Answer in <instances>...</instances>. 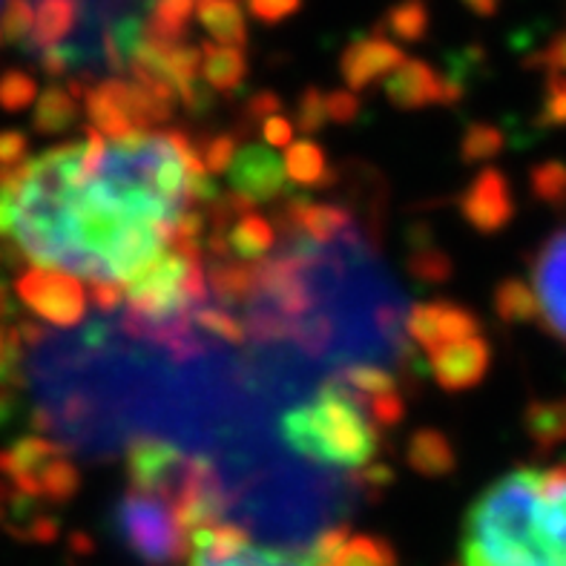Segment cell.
I'll return each mask as SVG.
<instances>
[{"label": "cell", "instance_id": "obj_17", "mask_svg": "<svg viewBox=\"0 0 566 566\" xmlns=\"http://www.w3.org/2000/svg\"><path fill=\"white\" fill-rule=\"evenodd\" d=\"M406 463L426 481H443L458 469V449L440 429H417L411 431L406 443Z\"/></svg>", "mask_w": 566, "mask_h": 566}, {"label": "cell", "instance_id": "obj_18", "mask_svg": "<svg viewBox=\"0 0 566 566\" xmlns=\"http://www.w3.org/2000/svg\"><path fill=\"white\" fill-rule=\"evenodd\" d=\"M208 287L222 308H248L259 296V268L256 262H213L208 268Z\"/></svg>", "mask_w": 566, "mask_h": 566}, {"label": "cell", "instance_id": "obj_36", "mask_svg": "<svg viewBox=\"0 0 566 566\" xmlns=\"http://www.w3.org/2000/svg\"><path fill=\"white\" fill-rule=\"evenodd\" d=\"M199 156L201 165L210 176H219V172H228L230 161L237 156V136L233 133H216V136H205L199 144Z\"/></svg>", "mask_w": 566, "mask_h": 566}, {"label": "cell", "instance_id": "obj_28", "mask_svg": "<svg viewBox=\"0 0 566 566\" xmlns=\"http://www.w3.org/2000/svg\"><path fill=\"white\" fill-rule=\"evenodd\" d=\"M319 558H334L337 566H400L395 546L380 535H348L337 553L319 555Z\"/></svg>", "mask_w": 566, "mask_h": 566}, {"label": "cell", "instance_id": "obj_49", "mask_svg": "<svg viewBox=\"0 0 566 566\" xmlns=\"http://www.w3.org/2000/svg\"><path fill=\"white\" fill-rule=\"evenodd\" d=\"M0 41H3V29H0Z\"/></svg>", "mask_w": 566, "mask_h": 566}, {"label": "cell", "instance_id": "obj_39", "mask_svg": "<svg viewBox=\"0 0 566 566\" xmlns=\"http://www.w3.org/2000/svg\"><path fill=\"white\" fill-rule=\"evenodd\" d=\"M251 14L265 27H276V23L294 18L302 9V0H244Z\"/></svg>", "mask_w": 566, "mask_h": 566}, {"label": "cell", "instance_id": "obj_11", "mask_svg": "<svg viewBox=\"0 0 566 566\" xmlns=\"http://www.w3.org/2000/svg\"><path fill=\"white\" fill-rule=\"evenodd\" d=\"M458 210L474 233L495 237L515 219V196L510 179L497 167H483L458 196Z\"/></svg>", "mask_w": 566, "mask_h": 566}, {"label": "cell", "instance_id": "obj_24", "mask_svg": "<svg viewBox=\"0 0 566 566\" xmlns=\"http://www.w3.org/2000/svg\"><path fill=\"white\" fill-rule=\"evenodd\" d=\"M81 107L78 98L70 93V86L52 84L46 86L38 98L35 115H32V124L41 136H61L70 127H75L78 122Z\"/></svg>", "mask_w": 566, "mask_h": 566}, {"label": "cell", "instance_id": "obj_22", "mask_svg": "<svg viewBox=\"0 0 566 566\" xmlns=\"http://www.w3.org/2000/svg\"><path fill=\"white\" fill-rule=\"evenodd\" d=\"M196 21L222 46H239L248 43V21L239 7V0H199L196 3Z\"/></svg>", "mask_w": 566, "mask_h": 566}, {"label": "cell", "instance_id": "obj_4", "mask_svg": "<svg viewBox=\"0 0 566 566\" xmlns=\"http://www.w3.org/2000/svg\"><path fill=\"white\" fill-rule=\"evenodd\" d=\"M113 526L142 566H181L190 558V532L165 497L127 489L115 503Z\"/></svg>", "mask_w": 566, "mask_h": 566}, {"label": "cell", "instance_id": "obj_5", "mask_svg": "<svg viewBox=\"0 0 566 566\" xmlns=\"http://www.w3.org/2000/svg\"><path fill=\"white\" fill-rule=\"evenodd\" d=\"M86 115L101 136L122 142L133 133H150L158 124H167L176 107L158 101L150 90L136 81L107 78L93 84L84 95Z\"/></svg>", "mask_w": 566, "mask_h": 566}, {"label": "cell", "instance_id": "obj_2", "mask_svg": "<svg viewBox=\"0 0 566 566\" xmlns=\"http://www.w3.org/2000/svg\"><path fill=\"white\" fill-rule=\"evenodd\" d=\"M282 443L311 463L331 469L371 467L380 454V431L366 406L339 380H328L314 400L302 402L280 420Z\"/></svg>", "mask_w": 566, "mask_h": 566}, {"label": "cell", "instance_id": "obj_44", "mask_svg": "<svg viewBox=\"0 0 566 566\" xmlns=\"http://www.w3.org/2000/svg\"><path fill=\"white\" fill-rule=\"evenodd\" d=\"M27 136L18 133V129H7V133H0V167H12L18 161L27 158Z\"/></svg>", "mask_w": 566, "mask_h": 566}, {"label": "cell", "instance_id": "obj_21", "mask_svg": "<svg viewBox=\"0 0 566 566\" xmlns=\"http://www.w3.org/2000/svg\"><path fill=\"white\" fill-rule=\"evenodd\" d=\"M285 172L291 185L300 187H331L339 172L331 167L328 153L314 142V138H300L291 142L285 150Z\"/></svg>", "mask_w": 566, "mask_h": 566}, {"label": "cell", "instance_id": "obj_34", "mask_svg": "<svg viewBox=\"0 0 566 566\" xmlns=\"http://www.w3.org/2000/svg\"><path fill=\"white\" fill-rule=\"evenodd\" d=\"M294 124L302 136H316V133H323L325 124H331L328 107H325V90H319V86L302 90L300 101H296Z\"/></svg>", "mask_w": 566, "mask_h": 566}, {"label": "cell", "instance_id": "obj_46", "mask_svg": "<svg viewBox=\"0 0 566 566\" xmlns=\"http://www.w3.org/2000/svg\"><path fill=\"white\" fill-rule=\"evenodd\" d=\"M538 61L546 66H560V70H566V35L555 38V41L541 52Z\"/></svg>", "mask_w": 566, "mask_h": 566}, {"label": "cell", "instance_id": "obj_12", "mask_svg": "<svg viewBox=\"0 0 566 566\" xmlns=\"http://www.w3.org/2000/svg\"><path fill=\"white\" fill-rule=\"evenodd\" d=\"M280 228H285L291 239H305L311 244L359 242V224L352 210L305 199V196L287 199L282 205Z\"/></svg>", "mask_w": 566, "mask_h": 566}, {"label": "cell", "instance_id": "obj_27", "mask_svg": "<svg viewBox=\"0 0 566 566\" xmlns=\"http://www.w3.org/2000/svg\"><path fill=\"white\" fill-rule=\"evenodd\" d=\"M454 262L452 256L431 242L426 230H415L411 233V253H409V273L423 285H440L452 276Z\"/></svg>", "mask_w": 566, "mask_h": 566}, {"label": "cell", "instance_id": "obj_37", "mask_svg": "<svg viewBox=\"0 0 566 566\" xmlns=\"http://www.w3.org/2000/svg\"><path fill=\"white\" fill-rule=\"evenodd\" d=\"M532 190L544 201H560L566 196V167L558 161H546V165L532 170Z\"/></svg>", "mask_w": 566, "mask_h": 566}, {"label": "cell", "instance_id": "obj_32", "mask_svg": "<svg viewBox=\"0 0 566 566\" xmlns=\"http://www.w3.org/2000/svg\"><path fill=\"white\" fill-rule=\"evenodd\" d=\"M526 431L541 446L566 438V402H532L526 409Z\"/></svg>", "mask_w": 566, "mask_h": 566}, {"label": "cell", "instance_id": "obj_25", "mask_svg": "<svg viewBox=\"0 0 566 566\" xmlns=\"http://www.w3.org/2000/svg\"><path fill=\"white\" fill-rule=\"evenodd\" d=\"M199 0H150V18L144 21V35L161 43H185L187 21Z\"/></svg>", "mask_w": 566, "mask_h": 566}, {"label": "cell", "instance_id": "obj_35", "mask_svg": "<svg viewBox=\"0 0 566 566\" xmlns=\"http://www.w3.org/2000/svg\"><path fill=\"white\" fill-rule=\"evenodd\" d=\"M0 29L9 43L27 46L32 29H35V7L29 0H7L3 14H0Z\"/></svg>", "mask_w": 566, "mask_h": 566}, {"label": "cell", "instance_id": "obj_16", "mask_svg": "<svg viewBox=\"0 0 566 566\" xmlns=\"http://www.w3.org/2000/svg\"><path fill=\"white\" fill-rule=\"evenodd\" d=\"M187 566H337L334 558H319L311 553L282 549V546H256L248 544L230 553H201L193 549Z\"/></svg>", "mask_w": 566, "mask_h": 566}, {"label": "cell", "instance_id": "obj_43", "mask_svg": "<svg viewBox=\"0 0 566 566\" xmlns=\"http://www.w3.org/2000/svg\"><path fill=\"white\" fill-rule=\"evenodd\" d=\"M259 133H262L265 144H271V147H287V144L294 142V122L285 118V115H271L268 122H262Z\"/></svg>", "mask_w": 566, "mask_h": 566}, {"label": "cell", "instance_id": "obj_33", "mask_svg": "<svg viewBox=\"0 0 566 566\" xmlns=\"http://www.w3.org/2000/svg\"><path fill=\"white\" fill-rule=\"evenodd\" d=\"M38 98L35 78L23 70H9L0 75V107L7 113H21Z\"/></svg>", "mask_w": 566, "mask_h": 566}, {"label": "cell", "instance_id": "obj_45", "mask_svg": "<svg viewBox=\"0 0 566 566\" xmlns=\"http://www.w3.org/2000/svg\"><path fill=\"white\" fill-rule=\"evenodd\" d=\"M90 294H93L95 308L109 314L124 302V285H118V282H90Z\"/></svg>", "mask_w": 566, "mask_h": 566}, {"label": "cell", "instance_id": "obj_20", "mask_svg": "<svg viewBox=\"0 0 566 566\" xmlns=\"http://www.w3.org/2000/svg\"><path fill=\"white\" fill-rule=\"evenodd\" d=\"M244 78H248V57L239 46L201 41V81L216 95L239 93L244 86Z\"/></svg>", "mask_w": 566, "mask_h": 566}, {"label": "cell", "instance_id": "obj_1", "mask_svg": "<svg viewBox=\"0 0 566 566\" xmlns=\"http://www.w3.org/2000/svg\"><path fill=\"white\" fill-rule=\"evenodd\" d=\"M454 566H566V463L515 469L483 489Z\"/></svg>", "mask_w": 566, "mask_h": 566}, {"label": "cell", "instance_id": "obj_41", "mask_svg": "<svg viewBox=\"0 0 566 566\" xmlns=\"http://www.w3.org/2000/svg\"><path fill=\"white\" fill-rule=\"evenodd\" d=\"M282 113V98L276 93H271V90H259V93H253L251 98H248V104H244V115H242V124L248 127H262V122H268L271 115H280Z\"/></svg>", "mask_w": 566, "mask_h": 566}, {"label": "cell", "instance_id": "obj_31", "mask_svg": "<svg viewBox=\"0 0 566 566\" xmlns=\"http://www.w3.org/2000/svg\"><path fill=\"white\" fill-rule=\"evenodd\" d=\"M337 380L343 382L363 406H366L368 400H374V397L388 395V391H397V388H400L397 386L395 374L386 371V368L380 366H348L339 371Z\"/></svg>", "mask_w": 566, "mask_h": 566}, {"label": "cell", "instance_id": "obj_14", "mask_svg": "<svg viewBox=\"0 0 566 566\" xmlns=\"http://www.w3.org/2000/svg\"><path fill=\"white\" fill-rule=\"evenodd\" d=\"M406 64V52L391 38L374 32V35H357L339 55V75L352 93H363L374 81L386 78L397 66Z\"/></svg>", "mask_w": 566, "mask_h": 566}, {"label": "cell", "instance_id": "obj_9", "mask_svg": "<svg viewBox=\"0 0 566 566\" xmlns=\"http://www.w3.org/2000/svg\"><path fill=\"white\" fill-rule=\"evenodd\" d=\"M406 334L429 357L431 352H438L443 345L478 337L481 334V316L452 300L417 302V305H411L409 316H406Z\"/></svg>", "mask_w": 566, "mask_h": 566}, {"label": "cell", "instance_id": "obj_26", "mask_svg": "<svg viewBox=\"0 0 566 566\" xmlns=\"http://www.w3.org/2000/svg\"><path fill=\"white\" fill-rule=\"evenodd\" d=\"M495 314L501 323L506 325H524L538 323V305H535V294H532L530 282L524 276H506L497 282L495 296H492Z\"/></svg>", "mask_w": 566, "mask_h": 566}, {"label": "cell", "instance_id": "obj_23", "mask_svg": "<svg viewBox=\"0 0 566 566\" xmlns=\"http://www.w3.org/2000/svg\"><path fill=\"white\" fill-rule=\"evenodd\" d=\"M431 29L429 0H397L382 12L377 32L391 41L420 43Z\"/></svg>", "mask_w": 566, "mask_h": 566}, {"label": "cell", "instance_id": "obj_10", "mask_svg": "<svg viewBox=\"0 0 566 566\" xmlns=\"http://www.w3.org/2000/svg\"><path fill=\"white\" fill-rule=\"evenodd\" d=\"M230 193L242 196L256 205H273L287 190L285 158L268 147V144H242L228 167Z\"/></svg>", "mask_w": 566, "mask_h": 566}, {"label": "cell", "instance_id": "obj_19", "mask_svg": "<svg viewBox=\"0 0 566 566\" xmlns=\"http://www.w3.org/2000/svg\"><path fill=\"white\" fill-rule=\"evenodd\" d=\"M81 0H38L35 7V29L27 41V50L41 55V52L64 46L72 29L78 27Z\"/></svg>", "mask_w": 566, "mask_h": 566}, {"label": "cell", "instance_id": "obj_15", "mask_svg": "<svg viewBox=\"0 0 566 566\" xmlns=\"http://www.w3.org/2000/svg\"><path fill=\"white\" fill-rule=\"evenodd\" d=\"M388 104L400 113H417L431 104H443V72H438L423 57H406L382 84Z\"/></svg>", "mask_w": 566, "mask_h": 566}, {"label": "cell", "instance_id": "obj_38", "mask_svg": "<svg viewBox=\"0 0 566 566\" xmlns=\"http://www.w3.org/2000/svg\"><path fill=\"white\" fill-rule=\"evenodd\" d=\"M366 411L380 429H395V426L402 423V417H406V397H402L400 388H397V391H388V395L368 400Z\"/></svg>", "mask_w": 566, "mask_h": 566}, {"label": "cell", "instance_id": "obj_42", "mask_svg": "<svg viewBox=\"0 0 566 566\" xmlns=\"http://www.w3.org/2000/svg\"><path fill=\"white\" fill-rule=\"evenodd\" d=\"M546 124H566V78L564 75H553L549 86H546L544 115Z\"/></svg>", "mask_w": 566, "mask_h": 566}, {"label": "cell", "instance_id": "obj_40", "mask_svg": "<svg viewBox=\"0 0 566 566\" xmlns=\"http://www.w3.org/2000/svg\"><path fill=\"white\" fill-rule=\"evenodd\" d=\"M325 107H328V122L331 124H354L363 113L359 95L352 90H331L325 93Z\"/></svg>", "mask_w": 566, "mask_h": 566}, {"label": "cell", "instance_id": "obj_3", "mask_svg": "<svg viewBox=\"0 0 566 566\" xmlns=\"http://www.w3.org/2000/svg\"><path fill=\"white\" fill-rule=\"evenodd\" d=\"M0 486L35 506H64L81 489V472L61 443L23 434L0 452Z\"/></svg>", "mask_w": 566, "mask_h": 566}, {"label": "cell", "instance_id": "obj_47", "mask_svg": "<svg viewBox=\"0 0 566 566\" xmlns=\"http://www.w3.org/2000/svg\"><path fill=\"white\" fill-rule=\"evenodd\" d=\"M18 388L21 386H0V429L12 420L18 409Z\"/></svg>", "mask_w": 566, "mask_h": 566}, {"label": "cell", "instance_id": "obj_7", "mask_svg": "<svg viewBox=\"0 0 566 566\" xmlns=\"http://www.w3.org/2000/svg\"><path fill=\"white\" fill-rule=\"evenodd\" d=\"M190 463L193 458H185L176 446L156 438H138L136 443H129L127 458H124L129 489L165 497L170 506L185 489Z\"/></svg>", "mask_w": 566, "mask_h": 566}, {"label": "cell", "instance_id": "obj_48", "mask_svg": "<svg viewBox=\"0 0 566 566\" xmlns=\"http://www.w3.org/2000/svg\"><path fill=\"white\" fill-rule=\"evenodd\" d=\"M463 7L478 14V18H495L497 9H501V0H463Z\"/></svg>", "mask_w": 566, "mask_h": 566}, {"label": "cell", "instance_id": "obj_13", "mask_svg": "<svg viewBox=\"0 0 566 566\" xmlns=\"http://www.w3.org/2000/svg\"><path fill=\"white\" fill-rule=\"evenodd\" d=\"M431 377L446 395H463L486 380L492 368V345L486 337H469L460 343H449L429 354Z\"/></svg>", "mask_w": 566, "mask_h": 566}, {"label": "cell", "instance_id": "obj_30", "mask_svg": "<svg viewBox=\"0 0 566 566\" xmlns=\"http://www.w3.org/2000/svg\"><path fill=\"white\" fill-rule=\"evenodd\" d=\"M193 325L205 334V337L222 339L230 345H244L248 343V328H244V319H239L237 314H230V308L222 305H199L193 311Z\"/></svg>", "mask_w": 566, "mask_h": 566}, {"label": "cell", "instance_id": "obj_8", "mask_svg": "<svg viewBox=\"0 0 566 566\" xmlns=\"http://www.w3.org/2000/svg\"><path fill=\"white\" fill-rule=\"evenodd\" d=\"M530 287L538 305V323L566 345V230H558L530 259Z\"/></svg>", "mask_w": 566, "mask_h": 566}, {"label": "cell", "instance_id": "obj_6", "mask_svg": "<svg viewBox=\"0 0 566 566\" xmlns=\"http://www.w3.org/2000/svg\"><path fill=\"white\" fill-rule=\"evenodd\" d=\"M14 294L38 319L78 328L86 316V287L78 276L55 268H29L14 280Z\"/></svg>", "mask_w": 566, "mask_h": 566}, {"label": "cell", "instance_id": "obj_29", "mask_svg": "<svg viewBox=\"0 0 566 566\" xmlns=\"http://www.w3.org/2000/svg\"><path fill=\"white\" fill-rule=\"evenodd\" d=\"M503 147H506V136H503L501 127L472 122L460 138V158H463V165H483V161L501 156Z\"/></svg>", "mask_w": 566, "mask_h": 566}]
</instances>
